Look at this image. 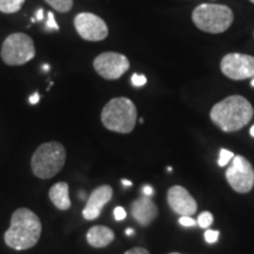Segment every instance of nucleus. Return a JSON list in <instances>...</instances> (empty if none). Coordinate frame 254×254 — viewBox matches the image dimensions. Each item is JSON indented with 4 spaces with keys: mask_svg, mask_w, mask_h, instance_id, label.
Masks as SVG:
<instances>
[{
    "mask_svg": "<svg viewBox=\"0 0 254 254\" xmlns=\"http://www.w3.org/2000/svg\"><path fill=\"white\" fill-rule=\"evenodd\" d=\"M142 193H144V195L146 196H152V194H153V189H152L151 186L146 185L144 186V189H142Z\"/></svg>",
    "mask_w": 254,
    "mask_h": 254,
    "instance_id": "27",
    "label": "nucleus"
},
{
    "mask_svg": "<svg viewBox=\"0 0 254 254\" xmlns=\"http://www.w3.org/2000/svg\"><path fill=\"white\" fill-rule=\"evenodd\" d=\"M113 190L110 185L97 187L88 196L86 206L82 209V217L86 220H94L99 218L101 209L112 199Z\"/></svg>",
    "mask_w": 254,
    "mask_h": 254,
    "instance_id": "12",
    "label": "nucleus"
},
{
    "mask_svg": "<svg viewBox=\"0 0 254 254\" xmlns=\"http://www.w3.org/2000/svg\"><path fill=\"white\" fill-rule=\"evenodd\" d=\"M65 163V146L59 141H49L34 151L31 159V170L39 179H51L63 170Z\"/></svg>",
    "mask_w": 254,
    "mask_h": 254,
    "instance_id": "4",
    "label": "nucleus"
},
{
    "mask_svg": "<svg viewBox=\"0 0 254 254\" xmlns=\"http://www.w3.org/2000/svg\"><path fill=\"white\" fill-rule=\"evenodd\" d=\"M167 202L170 207L182 217H190L196 212L195 199L183 186H172L167 192Z\"/></svg>",
    "mask_w": 254,
    "mask_h": 254,
    "instance_id": "11",
    "label": "nucleus"
},
{
    "mask_svg": "<svg viewBox=\"0 0 254 254\" xmlns=\"http://www.w3.org/2000/svg\"><path fill=\"white\" fill-rule=\"evenodd\" d=\"M36 46L30 36L13 33L2 43L1 59L8 66H21L34 58Z\"/></svg>",
    "mask_w": 254,
    "mask_h": 254,
    "instance_id": "6",
    "label": "nucleus"
},
{
    "mask_svg": "<svg viewBox=\"0 0 254 254\" xmlns=\"http://www.w3.org/2000/svg\"><path fill=\"white\" fill-rule=\"evenodd\" d=\"M193 23L206 33L218 34L227 31L233 23V12L224 5L201 4L192 13Z\"/></svg>",
    "mask_w": 254,
    "mask_h": 254,
    "instance_id": "5",
    "label": "nucleus"
},
{
    "mask_svg": "<svg viewBox=\"0 0 254 254\" xmlns=\"http://www.w3.org/2000/svg\"><path fill=\"white\" fill-rule=\"evenodd\" d=\"M251 135L254 136V126H252V128H251Z\"/></svg>",
    "mask_w": 254,
    "mask_h": 254,
    "instance_id": "32",
    "label": "nucleus"
},
{
    "mask_svg": "<svg viewBox=\"0 0 254 254\" xmlns=\"http://www.w3.org/2000/svg\"><path fill=\"white\" fill-rule=\"evenodd\" d=\"M251 1H252V2H253V4H254V0H251Z\"/></svg>",
    "mask_w": 254,
    "mask_h": 254,
    "instance_id": "35",
    "label": "nucleus"
},
{
    "mask_svg": "<svg viewBox=\"0 0 254 254\" xmlns=\"http://www.w3.org/2000/svg\"><path fill=\"white\" fill-rule=\"evenodd\" d=\"M213 222V214L211 212H202L198 217V224L201 228H207Z\"/></svg>",
    "mask_w": 254,
    "mask_h": 254,
    "instance_id": "18",
    "label": "nucleus"
},
{
    "mask_svg": "<svg viewBox=\"0 0 254 254\" xmlns=\"http://www.w3.org/2000/svg\"><path fill=\"white\" fill-rule=\"evenodd\" d=\"M45 1L60 13H67L73 7V0H45Z\"/></svg>",
    "mask_w": 254,
    "mask_h": 254,
    "instance_id": "17",
    "label": "nucleus"
},
{
    "mask_svg": "<svg viewBox=\"0 0 254 254\" xmlns=\"http://www.w3.org/2000/svg\"><path fill=\"white\" fill-rule=\"evenodd\" d=\"M74 27L84 40L100 41L109 36V28L103 19L93 13L82 12L74 18Z\"/></svg>",
    "mask_w": 254,
    "mask_h": 254,
    "instance_id": "10",
    "label": "nucleus"
},
{
    "mask_svg": "<svg viewBox=\"0 0 254 254\" xmlns=\"http://www.w3.org/2000/svg\"><path fill=\"white\" fill-rule=\"evenodd\" d=\"M132 84L134 85L136 87H140V86H144V85L147 82V79H146L145 75L142 74H138V73H134V74L132 75Z\"/></svg>",
    "mask_w": 254,
    "mask_h": 254,
    "instance_id": "20",
    "label": "nucleus"
},
{
    "mask_svg": "<svg viewBox=\"0 0 254 254\" xmlns=\"http://www.w3.org/2000/svg\"><path fill=\"white\" fill-rule=\"evenodd\" d=\"M50 200L60 211H67L71 207V199L68 194V184L59 182L51 187L49 192Z\"/></svg>",
    "mask_w": 254,
    "mask_h": 254,
    "instance_id": "15",
    "label": "nucleus"
},
{
    "mask_svg": "<svg viewBox=\"0 0 254 254\" xmlns=\"http://www.w3.org/2000/svg\"><path fill=\"white\" fill-rule=\"evenodd\" d=\"M86 240L92 247L103 249L109 246L114 240V232L106 226L95 225L87 231Z\"/></svg>",
    "mask_w": 254,
    "mask_h": 254,
    "instance_id": "14",
    "label": "nucleus"
},
{
    "mask_svg": "<svg viewBox=\"0 0 254 254\" xmlns=\"http://www.w3.org/2000/svg\"><path fill=\"white\" fill-rule=\"evenodd\" d=\"M179 222L180 225H183L184 227H193L195 226L196 221L194 219H192L190 217H182L179 219Z\"/></svg>",
    "mask_w": 254,
    "mask_h": 254,
    "instance_id": "24",
    "label": "nucleus"
},
{
    "mask_svg": "<svg viewBox=\"0 0 254 254\" xmlns=\"http://www.w3.org/2000/svg\"><path fill=\"white\" fill-rule=\"evenodd\" d=\"M221 72L232 80H244L254 77V57L231 53L222 58Z\"/></svg>",
    "mask_w": 254,
    "mask_h": 254,
    "instance_id": "9",
    "label": "nucleus"
},
{
    "mask_svg": "<svg viewBox=\"0 0 254 254\" xmlns=\"http://www.w3.org/2000/svg\"><path fill=\"white\" fill-rule=\"evenodd\" d=\"M225 176L230 186L238 193H249L253 189L254 170L250 161L243 155H234Z\"/></svg>",
    "mask_w": 254,
    "mask_h": 254,
    "instance_id": "7",
    "label": "nucleus"
},
{
    "mask_svg": "<svg viewBox=\"0 0 254 254\" xmlns=\"http://www.w3.org/2000/svg\"><path fill=\"white\" fill-rule=\"evenodd\" d=\"M233 158H234V154L232 153L231 151L222 148V150L220 151V155H219V160H218L219 166H221V167L226 166V165L230 163Z\"/></svg>",
    "mask_w": 254,
    "mask_h": 254,
    "instance_id": "19",
    "label": "nucleus"
},
{
    "mask_svg": "<svg viewBox=\"0 0 254 254\" xmlns=\"http://www.w3.org/2000/svg\"><path fill=\"white\" fill-rule=\"evenodd\" d=\"M253 107L241 95H231L211 110V119L221 131L236 132L245 127L253 117Z\"/></svg>",
    "mask_w": 254,
    "mask_h": 254,
    "instance_id": "2",
    "label": "nucleus"
},
{
    "mask_svg": "<svg viewBox=\"0 0 254 254\" xmlns=\"http://www.w3.org/2000/svg\"><path fill=\"white\" fill-rule=\"evenodd\" d=\"M93 67L106 80H117L128 71L129 60L122 53L105 52L94 59Z\"/></svg>",
    "mask_w": 254,
    "mask_h": 254,
    "instance_id": "8",
    "label": "nucleus"
},
{
    "mask_svg": "<svg viewBox=\"0 0 254 254\" xmlns=\"http://www.w3.org/2000/svg\"><path fill=\"white\" fill-rule=\"evenodd\" d=\"M47 17H49V18H47V23H46L47 28H51V30L58 31L59 30V26H58V24H57L56 18H55V15H53L52 12H49V13H47Z\"/></svg>",
    "mask_w": 254,
    "mask_h": 254,
    "instance_id": "22",
    "label": "nucleus"
},
{
    "mask_svg": "<svg viewBox=\"0 0 254 254\" xmlns=\"http://www.w3.org/2000/svg\"><path fill=\"white\" fill-rule=\"evenodd\" d=\"M136 107L128 98L119 97L110 100L101 111V123L112 132L127 134L135 127Z\"/></svg>",
    "mask_w": 254,
    "mask_h": 254,
    "instance_id": "3",
    "label": "nucleus"
},
{
    "mask_svg": "<svg viewBox=\"0 0 254 254\" xmlns=\"http://www.w3.org/2000/svg\"><path fill=\"white\" fill-rule=\"evenodd\" d=\"M170 254H180V253H170Z\"/></svg>",
    "mask_w": 254,
    "mask_h": 254,
    "instance_id": "34",
    "label": "nucleus"
},
{
    "mask_svg": "<svg viewBox=\"0 0 254 254\" xmlns=\"http://www.w3.org/2000/svg\"><path fill=\"white\" fill-rule=\"evenodd\" d=\"M41 221L33 211L26 207L15 209L11 217V225L5 232V244L15 251L32 249L40 239Z\"/></svg>",
    "mask_w": 254,
    "mask_h": 254,
    "instance_id": "1",
    "label": "nucleus"
},
{
    "mask_svg": "<svg viewBox=\"0 0 254 254\" xmlns=\"http://www.w3.org/2000/svg\"><path fill=\"white\" fill-rule=\"evenodd\" d=\"M30 104H32V105H36V104H38L39 103V100H40V95H39V93H38V92H36V93L34 94H32L31 97H30Z\"/></svg>",
    "mask_w": 254,
    "mask_h": 254,
    "instance_id": "26",
    "label": "nucleus"
},
{
    "mask_svg": "<svg viewBox=\"0 0 254 254\" xmlns=\"http://www.w3.org/2000/svg\"><path fill=\"white\" fill-rule=\"evenodd\" d=\"M219 239V232L213 230H207L205 232V240L208 244H214L217 243Z\"/></svg>",
    "mask_w": 254,
    "mask_h": 254,
    "instance_id": "21",
    "label": "nucleus"
},
{
    "mask_svg": "<svg viewBox=\"0 0 254 254\" xmlns=\"http://www.w3.org/2000/svg\"><path fill=\"white\" fill-rule=\"evenodd\" d=\"M43 14H44L43 8L38 9V13H37V19H38V20H43Z\"/></svg>",
    "mask_w": 254,
    "mask_h": 254,
    "instance_id": "28",
    "label": "nucleus"
},
{
    "mask_svg": "<svg viewBox=\"0 0 254 254\" xmlns=\"http://www.w3.org/2000/svg\"><path fill=\"white\" fill-rule=\"evenodd\" d=\"M131 213L134 220L141 226H148L158 217V206L151 196H141L134 200L131 206Z\"/></svg>",
    "mask_w": 254,
    "mask_h": 254,
    "instance_id": "13",
    "label": "nucleus"
},
{
    "mask_svg": "<svg viewBox=\"0 0 254 254\" xmlns=\"http://www.w3.org/2000/svg\"><path fill=\"white\" fill-rule=\"evenodd\" d=\"M124 254H151V253L146 249H142V247H134V249L126 251Z\"/></svg>",
    "mask_w": 254,
    "mask_h": 254,
    "instance_id": "25",
    "label": "nucleus"
},
{
    "mask_svg": "<svg viewBox=\"0 0 254 254\" xmlns=\"http://www.w3.org/2000/svg\"><path fill=\"white\" fill-rule=\"evenodd\" d=\"M251 84H252V86L254 87V79H253V80H252V82H251Z\"/></svg>",
    "mask_w": 254,
    "mask_h": 254,
    "instance_id": "33",
    "label": "nucleus"
},
{
    "mask_svg": "<svg viewBox=\"0 0 254 254\" xmlns=\"http://www.w3.org/2000/svg\"><path fill=\"white\" fill-rule=\"evenodd\" d=\"M122 183L124 186H132V182H129V180H127V179H123Z\"/></svg>",
    "mask_w": 254,
    "mask_h": 254,
    "instance_id": "29",
    "label": "nucleus"
},
{
    "mask_svg": "<svg viewBox=\"0 0 254 254\" xmlns=\"http://www.w3.org/2000/svg\"><path fill=\"white\" fill-rule=\"evenodd\" d=\"M133 233H134V231H133L132 228H127V230H126V234H127V236H132Z\"/></svg>",
    "mask_w": 254,
    "mask_h": 254,
    "instance_id": "30",
    "label": "nucleus"
},
{
    "mask_svg": "<svg viewBox=\"0 0 254 254\" xmlns=\"http://www.w3.org/2000/svg\"><path fill=\"white\" fill-rule=\"evenodd\" d=\"M114 218H116L117 221H122L126 218V211L122 207V206H117V207L114 208Z\"/></svg>",
    "mask_w": 254,
    "mask_h": 254,
    "instance_id": "23",
    "label": "nucleus"
},
{
    "mask_svg": "<svg viewBox=\"0 0 254 254\" xmlns=\"http://www.w3.org/2000/svg\"><path fill=\"white\" fill-rule=\"evenodd\" d=\"M79 196H80L81 200H85V199H86V193L80 192V193H79Z\"/></svg>",
    "mask_w": 254,
    "mask_h": 254,
    "instance_id": "31",
    "label": "nucleus"
},
{
    "mask_svg": "<svg viewBox=\"0 0 254 254\" xmlns=\"http://www.w3.org/2000/svg\"><path fill=\"white\" fill-rule=\"evenodd\" d=\"M25 0H0V12L12 14L18 12L24 5Z\"/></svg>",
    "mask_w": 254,
    "mask_h": 254,
    "instance_id": "16",
    "label": "nucleus"
}]
</instances>
